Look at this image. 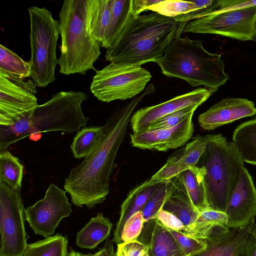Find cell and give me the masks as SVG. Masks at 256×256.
<instances>
[{"mask_svg":"<svg viewBox=\"0 0 256 256\" xmlns=\"http://www.w3.org/2000/svg\"><path fill=\"white\" fill-rule=\"evenodd\" d=\"M92 254H84L70 249V251L68 252L66 256H92Z\"/></svg>","mask_w":256,"mask_h":256,"instance_id":"44","label":"cell"},{"mask_svg":"<svg viewBox=\"0 0 256 256\" xmlns=\"http://www.w3.org/2000/svg\"><path fill=\"white\" fill-rule=\"evenodd\" d=\"M232 139L244 162L256 165V118L238 126Z\"/></svg>","mask_w":256,"mask_h":256,"instance_id":"24","label":"cell"},{"mask_svg":"<svg viewBox=\"0 0 256 256\" xmlns=\"http://www.w3.org/2000/svg\"><path fill=\"white\" fill-rule=\"evenodd\" d=\"M254 223L246 227L230 228L218 238L204 240L206 247L190 256H244L245 246Z\"/></svg>","mask_w":256,"mask_h":256,"instance_id":"19","label":"cell"},{"mask_svg":"<svg viewBox=\"0 0 256 256\" xmlns=\"http://www.w3.org/2000/svg\"><path fill=\"white\" fill-rule=\"evenodd\" d=\"M136 240L148 246L150 256H186L170 230L156 218L144 222Z\"/></svg>","mask_w":256,"mask_h":256,"instance_id":"18","label":"cell"},{"mask_svg":"<svg viewBox=\"0 0 256 256\" xmlns=\"http://www.w3.org/2000/svg\"><path fill=\"white\" fill-rule=\"evenodd\" d=\"M162 210L176 216L187 230L200 215L199 210L192 204L178 175L170 180L169 192Z\"/></svg>","mask_w":256,"mask_h":256,"instance_id":"21","label":"cell"},{"mask_svg":"<svg viewBox=\"0 0 256 256\" xmlns=\"http://www.w3.org/2000/svg\"><path fill=\"white\" fill-rule=\"evenodd\" d=\"M244 256H256V222L251 228L244 249Z\"/></svg>","mask_w":256,"mask_h":256,"instance_id":"42","label":"cell"},{"mask_svg":"<svg viewBox=\"0 0 256 256\" xmlns=\"http://www.w3.org/2000/svg\"><path fill=\"white\" fill-rule=\"evenodd\" d=\"M116 256H150L148 247L135 240L117 244Z\"/></svg>","mask_w":256,"mask_h":256,"instance_id":"36","label":"cell"},{"mask_svg":"<svg viewBox=\"0 0 256 256\" xmlns=\"http://www.w3.org/2000/svg\"><path fill=\"white\" fill-rule=\"evenodd\" d=\"M68 243L66 235L56 234L28 244L22 256H66Z\"/></svg>","mask_w":256,"mask_h":256,"instance_id":"27","label":"cell"},{"mask_svg":"<svg viewBox=\"0 0 256 256\" xmlns=\"http://www.w3.org/2000/svg\"><path fill=\"white\" fill-rule=\"evenodd\" d=\"M66 193L51 184L44 197L26 209V220L34 234L53 236L62 220L69 216L72 210Z\"/></svg>","mask_w":256,"mask_h":256,"instance_id":"12","label":"cell"},{"mask_svg":"<svg viewBox=\"0 0 256 256\" xmlns=\"http://www.w3.org/2000/svg\"><path fill=\"white\" fill-rule=\"evenodd\" d=\"M206 139V135L196 136L177 154L169 158L167 162L178 166L182 170L196 166L204 150Z\"/></svg>","mask_w":256,"mask_h":256,"instance_id":"28","label":"cell"},{"mask_svg":"<svg viewBox=\"0 0 256 256\" xmlns=\"http://www.w3.org/2000/svg\"><path fill=\"white\" fill-rule=\"evenodd\" d=\"M219 6L220 0H162L150 6L148 10L172 18L179 22L187 23L210 15Z\"/></svg>","mask_w":256,"mask_h":256,"instance_id":"17","label":"cell"},{"mask_svg":"<svg viewBox=\"0 0 256 256\" xmlns=\"http://www.w3.org/2000/svg\"><path fill=\"white\" fill-rule=\"evenodd\" d=\"M225 212L229 228L246 227L254 222L256 216V187L248 171L242 166L230 194Z\"/></svg>","mask_w":256,"mask_h":256,"instance_id":"13","label":"cell"},{"mask_svg":"<svg viewBox=\"0 0 256 256\" xmlns=\"http://www.w3.org/2000/svg\"><path fill=\"white\" fill-rule=\"evenodd\" d=\"M144 223V220L142 211H139L132 216L124 226L121 243L136 240L142 232Z\"/></svg>","mask_w":256,"mask_h":256,"instance_id":"35","label":"cell"},{"mask_svg":"<svg viewBox=\"0 0 256 256\" xmlns=\"http://www.w3.org/2000/svg\"><path fill=\"white\" fill-rule=\"evenodd\" d=\"M101 254H102V250L100 248V250H99L96 253L94 254H92V256H101Z\"/></svg>","mask_w":256,"mask_h":256,"instance_id":"45","label":"cell"},{"mask_svg":"<svg viewBox=\"0 0 256 256\" xmlns=\"http://www.w3.org/2000/svg\"><path fill=\"white\" fill-rule=\"evenodd\" d=\"M199 211L200 215L198 220L226 226L228 218L225 212L208 208Z\"/></svg>","mask_w":256,"mask_h":256,"instance_id":"38","label":"cell"},{"mask_svg":"<svg viewBox=\"0 0 256 256\" xmlns=\"http://www.w3.org/2000/svg\"><path fill=\"white\" fill-rule=\"evenodd\" d=\"M204 172L203 168L194 166L186 169L178 174L192 204L199 210L208 208L204 181Z\"/></svg>","mask_w":256,"mask_h":256,"instance_id":"25","label":"cell"},{"mask_svg":"<svg viewBox=\"0 0 256 256\" xmlns=\"http://www.w3.org/2000/svg\"><path fill=\"white\" fill-rule=\"evenodd\" d=\"M0 72V126L13 125L38 106L36 84Z\"/></svg>","mask_w":256,"mask_h":256,"instance_id":"11","label":"cell"},{"mask_svg":"<svg viewBox=\"0 0 256 256\" xmlns=\"http://www.w3.org/2000/svg\"><path fill=\"white\" fill-rule=\"evenodd\" d=\"M254 6H256V0H220L218 9L212 14Z\"/></svg>","mask_w":256,"mask_h":256,"instance_id":"39","label":"cell"},{"mask_svg":"<svg viewBox=\"0 0 256 256\" xmlns=\"http://www.w3.org/2000/svg\"><path fill=\"white\" fill-rule=\"evenodd\" d=\"M20 189L0 181V256H22L28 245Z\"/></svg>","mask_w":256,"mask_h":256,"instance_id":"9","label":"cell"},{"mask_svg":"<svg viewBox=\"0 0 256 256\" xmlns=\"http://www.w3.org/2000/svg\"><path fill=\"white\" fill-rule=\"evenodd\" d=\"M162 180L151 178L132 189L121 204L120 218L114 232L112 242L121 243V236L126 222L134 214L142 211Z\"/></svg>","mask_w":256,"mask_h":256,"instance_id":"20","label":"cell"},{"mask_svg":"<svg viewBox=\"0 0 256 256\" xmlns=\"http://www.w3.org/2000/svg\"><path fill=\"white\" fill-rule=\"evenodd\" d=\"M23 169L18 159L8 150L0 152V181L14 188L21 186Z\"/></svg>","mask_w":256,"mask_h":256,"instance_id":"31","label":"cell"},{"mask_svg":"<svg viewBox=\"0 0 256 256\" xmlns=\"http://www.w3.org/2000/svg\"><path fill=\"white\" fill-rule=\"evenodd\" d=\"M182 32L219 34L238 40L256 38V6L213 14L188 22Z\"/></svg>","mask_w":256,"mask_h":256,"instance_id":"10","label":"cell"},{"mask_svg":"<svg viewBox=\"0 0 256 256\" xmlns=\"http://www.w3.org/2000/svg\"><path fill=\"white\" fill-rule=\"evenodd\" d=\"M86 0H65L59 13V72L65 75L96 70L94 64L101 54L100 43L86 28Z\"/></svg>","mask_w":256,"mask_h":256,"instance_id":"5","label":"cell"},{"mask_svg":"<svg viewBox=\"0 0 256 256\" xmlns=\"http://www.w3.org/2000/svg\"><path fill=\"white\" fill-rule=\"evenodd\" d=\"M186 24L154 12L132 15L114 44L106 49V60L140 66L158 63L172 41L180 36Z\"/></svg>","mask_w":256,"mask_h":256,"instance_id":"2","label":"cell"},{"mask_svg":"<svg viewBox=\"0 0 256 256\" xmlns=\"http://www.w3.org/2000/svg\"><path fill=\"white\" fill-rule=\"evenodd\" d=\"M198 107L196 106H190L165 116L152 124L148 130H156L174 126L190 114L194 113Z\"/></svg>","mask_w":256,"mask_h":256,"instance_id":"33","label":"cell"},{"mask_svg":"<svg viewBox=\"0 0 256 256\" xmlns=\"http://www.w3.org/2000/svg\"><path fill=\"white\" fill-rule=\"evenodd\" d=\"M102 128V126L86 127L77 132L70 146L75 158H85L92 152L99 141Z\"/></svg>","mask_w":256,"mask_h":256,"instance_id":"29","label":"cell"},{"mask_svg":"<svg viewBox=\"0 0 256 256\" xmlns=\"http://www.w3.org/2000/svg\"><path fill=\"white\" fill-rule=\"evenodd\" d=\"M154 91V86L150 84L142 94L116 110L102 126L99 141L92 152L71 170L64 188L74 205L84 204L90 209L106 199L114 160L126 136L132 116L142 99Z\"/></svg>","mask_w":256,"mask_h":256,"instance_id":"1","label":"cell"},{"mask_svg":"<svg viewBox=\"0 0 256 256\" xmlns=\"http://www.w3.org/2000/svg\"><path fill=\"white\" fill-rule=\"evenodd\" d=\"M183 170L181 168L166 162V163L151 178L158 180H170L178 175Z\"/></svg>","mask_w":256,"mask_h":256,"instance_id":"40","label":"cell"},{"mask_svg":"<svg viewBox=\"0 0 256 256\" xmlns=\"http://www.w3.org/2000/svg\"><path fill=\"white\" fill-rule=\"evenodd\" d=\"M30 18V77L36 86L45 88L56 80L59 64L56 49L59 23L46 8H28Z\"/></svg>","mask_w":256,"mask_h":256,"instance_id":"7","label":"cell"},{"mask_svg":"<svg viewBox=\"0 0 256 256\" xmlns=\"http://www.w3.org/2000/svg\"><path fill=\"white\" fill-rule=\"evenodd\" d=\"M170 180H162L142 210L144 222L156 218L169 192Z\"/></svg>","mask_w":256,"mask_h":256,"instance_id":"32","label":"cell"},{"mask_svg":"<svg viewBox=\"0 0 256 256\" xmlns=\"http://www.w3.org/2000/svg\"><path fill=\"white\" fill-rule=\"evenodd\" d=\"M88 98L81 91H62L54 94L10 126H0V152L28 136L51 131L68 133L79 131L89 118L84 116L82 104Z\"/></svg>","mask_w":256,"mask_h":256,"instance_id":"3","label":"cell"},{"mask_svg":"<svg viewBox=\"0 0 256 256\" xmlns=\"http://www.w3.org/2000/svg\"><path fill=\"white\" fill-rule=\"evenodd\" d=\"M190 114L177 125L156 130H148L130 134L134 147L166 152L184 145L192 136L194 124Z\"/></svg>","mask_w":256,"mask_h":256,"instance_id":"15","label":"cell"},{"mask_svg":"<svg viewBox=\"0 0 256 256\" xmlns=\"http://www.w3.org/2000/svg\"><path fill=\"white\" fill-rule=\"evenodd\" d=\"M112 227L110 220L98 212L76 234V244L82 248L94 250L109 236Z\"/></svg>","mask_w":256,"mask_h":256,"instance_id":"23","label":"cell"},{"mask_svg":"<svg viewBox=\"0 0 256 256\" xmlns=\"http://www.w3.org/2000/svg\"><path fill=\"white\" fill-rule=\"evenodd\" d=\"M160 0H132L131 10L132 14L136 16L144 11L148 10V8Z\"/></svg>","mask_w":256,"mask_h":256,"instance_id":"41","label":"cell"},{"mask_svg":"<svg viewBox=\"0 0 256 256\" xmlns=\"http://www.w3.org/2000/svg\"><path fill=\"white\" fill-rule=\"evenodd\" d=\"M168 77L181 78L192 87L204 86L217 90L230 76L220 54L207 51L201 40L176 37L157 63Z\"/></svg>","mask_w":256,"mask_h":256,"instance_id":"4","label":"cell"},{"mask_svg":"<svg viewBox=\"0 0 256 256\" xmlns=\"http://www.w3.org/2000/svg\"><path fill=\"white\" fill-rule=\"evenodd\" d=\"M216 91L200 88L164 102L141 108L133 114L130 119L133 132L147 130L158 120L180 110L192 106H198Z\"/></svg>","mask_w":256,"mask_h":256,"instance_id":"14","label":"cell"},{"mask_svg":"<svg viewBox=\"0 0 256 256\" xmlns=\"http://www.w3.org/2000/svg\"><path fill=\"white\" fill-rule=\"evenodd\" d=\"M256 114L254 104L244 98H227L212 106L198 117L200 127L210 130Z\"/></svg>","mask_w":256,"mask_h":256,"instance_id":"16","label":"cell"},{"mask_svg":"<svg viewBox=\"0 0 256 256\" xmlns=\"http://www.w3.org/2000/svg\"><path fill=\"white\" fill-rule=\"evenodd\" d=\"M131 4L132 0H114L110 23L102 47L107 49L116 40L133 15Z\"/></svg>","mask_w":256,"mask_h":256,"instance_id":"26","label":"cell"},{"mask_svg":"<svg viewBox=\"0 0 256 256\" xmlns=\"http://www.w3.org/2000/svg\"><path fill=\"white\" fill-rule=\"evenodd\" d=\"M0 72L11 76L25 79L30 76V64L0 44Z\"/></svg>","mask_w":256,"mask_h":256,"instance_id":"30","label":"cell"},{"mask_svg":"<svg viewBox=\"0 0 256 256\" xmlns=\"http://www.w3.org/2000/svg\"><path fill=\"white\" fill-rule=\"evenodd\" d=\"M114 0H86V22L88 32L101 45L110 23Z\"/></svg>","mask_w":256,"mask_h":256,"instance_id":"22","label":"cell"},{"mask_svg":"<svg viewBox=\"0 0 256 256\" xmlns=\"http://www.w3.org/2000/svg\"><path fill=\"white\" fill-rule=\"evenodd\" d=\"M176 239L186 256H190L204 249L206 244L204 240L198 239L180 232L169 230Z\"/></svg>","mask_w":256,"mask_h":256,"instance_id":"34","label":"cell"},{"mask_svg":"<svg viewBox=\"0 0 256 256\" xmlns=\"http://www.w3.org/2000/svg\"><path fill=\"white\" fill-rule=\"evenodd\" d=\"M95 72L90 90L106 102L133 98L145 90L152 78L150 73L140 66L114 62Z\"/></svg>","mask_w":256,"mask_h":256,"instance_id":"8","label":"cell"},{"mask_svg":"<svg viewBox=\"0 0 256 256\" xmlns=\"http://www.w3.org/2000/svg\"><path fill=\"white\" fill-rule=\"evenodd\" d=\"M156 218L168 230L184 234L187 230V228L176 216L163 210L158 212Z\"/></svg>","mask_w":256,"mask_h":256,"instance_id":"37","label":"cell"},{"mask_svg":"<svg viewBox=\"0 0 256 256\" xmlns=\"http://www.w3.org/2000/svg\"><path fill=\"white\" fill-rule=\"evenodd\" d=\"M206 136L204 150L196 166L204 170L208 208L225 212L244 161L233 142L222 134Z\"/></svg>","mask_w":256,"mask_h":256,"instance_id":"6","label":"cell"},{"mask_svg":"<svg viewBox=\"0 0 256 256\" xmlns=\"http://www.w3.org/2000/svg\"><path fill=\"white\" fill-rule=\"evenodd\" d=\"M101 250V256H116L114 250L113 242L110 238L107 239Z\"/></svg>","mask_w":256,"mask_h":256,"instance_id":"43","label":"cell"}]
</instances>
